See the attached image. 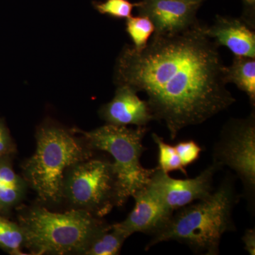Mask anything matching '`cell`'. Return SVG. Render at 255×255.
<instances>
[{"label": "cell", "instance_id": "obj_12", "mask_svg": "<svg viewBox=\"0 0 255 255\" xmlns=\"http://www.w3.org/2000/svg\"><path fill=\"white\" fill-rule=\"evenodd\" d=\"M202 31L216 43L234 55L255 58V31L241 18L216 15L214 24L202 26Z\"/></svg>", "mask_w": 255, "mask_h": 255}, {"label": "cell", "instance_id": "obj_13", "mask_svg": "<svg viewBox=\"0 0 255 255\" xmlns=\"http://www.w3.org/2000/svg\"><path fill=\"white\" fill-rule=\"evenodd\" d=\"M13 157L0 158V214L5 216L19 207L28 187L24 178L16 173Z\"/></svg>", "mask_w": 255, "mask_h": 255}, {"label": "cell", "instance_id": "obj_5", "mask_svg": "<svg viewBox=\"0 0 255 255\" xmlns=\"http://www.w3.org/2000/svg\"><path fill=\"white\" fill-rule=\"evenodd\" d=\"M147 130L146 127L130 128L107 124L90 131L72 130L81 134L92 150L105 151L112 156L124 204L135 193L147 187L155 169H146L140 162L145 151L142 141Z\"/></svg>", "mask_w": 255, "mask_h": 255}, {"label": "cell", "instance_id": "obj_18", "mask_svg": "<svg viewBox=\"0 0 255 255\" xmlns=\"http://www.w3.org/2000/svg\"><path fill=\"white\" fill-rule=\"evenodd\" d=\"M152 137L158 147L157 167L165 173L169 174L173 171H180L184 175L187 176V170L183 166L174 146L164 142L163 138L157 134L152 133Z\"/></svg>", "mask_w": 255, "mask_h": 255}, {"label": "cell", "instance_id": "obj_19", "mask_svg": "<svg viewBox=\"0 0 255 255\" xmlns=\"http://www.w3.org/2000/svg\"><path fill=\"white\" fill-rule=\"evenodd\" d=\"M137 4V2L132 3L129 0H105L94 2V6L100 14L119 19H127L131 16L132 10Z\"/></svg>", "mask_w": 255, "mask_h": 255}, {"label": "cell", "instance_id": "obj_2", "mask_svg": "<svg viewBox=\"0 0 255 255\" xmlns=\"http://www.w3.org/2000/svg\"><path fill=\"white\" fill-rule=\"evenodd\" d=\"M238 201L233 181L226 179L209 197L176 211L164 227L151 236L145 251L175 241L195 253L219 255L223 235L236 230L233 212Z\"/></svg>", "mask_w": 255, "mask_h": 255}, {"label": "cell", "instance_id": "obj_8", "mask_svg": "<svg viewBox=\"0 0 255 255\" xmlns=\"http://www.w3.org/2000/svg\"><path fill=\"white\" fill-rule=\"evenodd\" d=\"M221 169L213 163L191 179H174L158 167H155L147 189L172 213L195 201L209 197L214 191V178Z\"/></svg>", "mask_w": 255, "mask_h": 255}, {"label": "cell", "instance_id": "obj_22", "mask_svg": "<svg viewBox=\"0 0 255 255\" xmlns=\"http://www.w3.org/2000/svg\"><path fill=\"white\" fill-rule=\"evenodd\" d=\"M242 241L244 243L245 250L251 255H255V230L248 228L243 235Z\"/></svg>", "mask_w": 255, "mask_h": 255}, {"label": "cell", "instance_id": "obj_9", "mask_svg": "<svg viewBox=\"0 0 255 255\" xmlns=\"http://www.w3.org/2000/svg\"><path fill=\"white\" fill-rule=\"evenodd\" d=\"M203 2L184 0H140L139 15L147 16L156 34H173L189 29L199 22L196 18Z\"/></svg>", "mask_w": 255, "mask_h": 255}, {"label": "cell", "instance_id": "obj_14", "mask_svg": "<svg viewBox=\"0 0 255 255\" xmlns=\"http://www.w3.org/2000/svg\"><path fill=\"white\" fill-rule=\"evenodd\" d=\"M224 78L226 83H233L245 92L250 103L255 107V58L234 55L232 64L225 67Z\"/></svg>", "mask_w": 255, "mask_h": 255}, {"label": "cell", "instance_id": "obj_6", "mask_svg": "<svg viewBox=\"0 0 255 255\" xmlns=\"http://www.w3.org/2000/svg\"><path fill=\"white\" fill-rule=\"evenodd\" d=\"M64 200L71 209L86 211L100 219L114 208L123 206L113 163L92 157L72 166L64 177Z\"/></svg>", "mask_w": 255, "mask_h": 255}, {"label": "cell", "instance_id": "obj_7", "mask_svg": "<svg viewBox=\"0 0 255 255\" xmlns=\"http://www.w3.org/2000/svg\"><path fill=\"white\" fill-rule=\"evenodd\" d=\"M213 163L237 174L250 203L255 191V112L246 118L231 119L223 126L213 151Z\"/></svg>", "mask_w": 255, "mask_h": 255}, {"label": "cell", "instance_id": "obj_20", "mask_svg": "<svg viewBox=\"0 0 255 255\" xmlns=\"http://www.w3.org/2000/svg\"><path fill=\"white\" fill-rule=\"evenodd\" d=\"M174 147L185 168L197 161L202 152L201 146L192 140L178 142Z\"/></svg>", "mask_w": 255, "mask_h": 255}, {"label": "cell", "instance_id": "obj_10", "mask_svg": "<svg viewBox=\"0 0 255 255\" xmlns=\"http://www.w3.org/2000/svg\"><path fill=\"white\" fill-rule=\"evenodd\" d=\"M132 197L135 200L133 209L124 221L114 223L128 238L135 233L154 236L164 227L173 214L147 187Z\"/></svg>", "mask_w": 255, "mask_h": 255}, {"label": "cell", "instance_id": "obj_4", "mask_svg": "<svg viewBox=\"0 0 255 255\" xmlns=\"http://www.w3.org/2000/svg\"><path fill=\"white\" fill-rule=\"evenodd\" d=\"M36 141L34 153L21 166L23 177L42 202L58 204L63 201L65 172L93 157L94 150L83 137L56 126L39 128Z\"/></svg>", "mask_w": 255, "mask_h": 255}, {"label": "cell", "instance_id": "obj_23", "mask_svg": "<svg viewBox=\"0 0 255 255\" xmlns=\"http://www.w3.org/2000/svg\"><path fill=\"white\" fill-rule=\"evenodd\" d=\"M184 1H201V2H203V1H205V0H184Z\"/></svg>", "mask_w": 255, "mask_h": 255}, {"label": "cell", "instance_id": "obj_16", "mask_svg": "<svg viewBox=\"0 0 255 255\" xmlns=\"http://www.w3.org/2000/svg\"><path fill=\"white\" fill-rule=\"evenodd\" d=\"M24 234L20 225L0 214V249L11 255H26Z\"/></svg>", "mask_w": 255, "mask_h": 255}, {"label": "cell", "instance_id": "obj_3", "mask_svg": "<svg viewBox=\"0 0 255 255\" xmlns=\"http://www.w3.org/2000/svg\"><path fill=\"white\" fill-rule=\"evenodd\" d=\"M31 255H81L92 238L109 226L82 210L55 213L42 206L23 208L18 215Z\"/></svg>", "mask_w": 255, "mask_h": 255}, {"label": "cell", "instance_id": "obj_17", "mask_svg": "<svg viewBox=\"0 0 255 255\" xmlns=\"http://www.w3.org/2000/svg\"><path fill=\"white\" fill-rule=\"evenodd\" d=\"M126 30L131 38L134 48L141 49L147 44L155 32L152 21L143 15L132 16L127 18Z\"/></svg>", "mask_w": 255, "mask_h": 255}, {"label": "cell", "instance_id": "obj_15", "mask_svg": "<svg viewBox=\"0 0 255 255\" xmlns=\"http://www.w3.org/2000/svg\"><path fill=\"white\" fill-rule=\"evenodd\" d=\"M128 238L115 224L109 225L92 238L82 255H117Z\"/></svg>", "mask_w": 255, "mask_h": 255}, {"label": "cell", "instance_id": "obj_1", "mask_svg": "<svg viewBox=\"0 0 255 255\" xmlns=\"http://www.w3.org/2000/svg\"><path fill=\"white\" fill-rule=\"evenodd\" d=\"M219 47L196 23L173 34L153 33L141 49L127 45L117 59L115 81L147 96L155 121L171 140L236 102L224 78Z\"/></svg>", "mask_w": 255, "mask_h": 255}, {"label": "cell", "instance_id": "obj_11", "mask_svg": "<svg viewBox=\"0 0 255 255\" xmlns=\"http://www.w3.org/2000/svg\"><path fill=\"white\" fill-rule=\"evenodd\" d=\"M117 86L114 98L99 112L106 124L117 127H146L155 121L147 101L140 100L135 90L127 85Z\"/></svg>", "mask_w": 255, "mask_h": 255}, {"label": "cell", "instance_id": "obj_21", "mask_svg": "<svg viewBox=\"0 0 255 255\" xmlns=\"http://www.w3.org/2000/svg\"><path fill=\"white\" fill-rule=\"evenodd\" d=\"M16 152V144L10 134L4 121L0 119V158L7 156L13 157Z\"/></svg>", "mask_w": 255, "mask_h": 255}]
</instances>
